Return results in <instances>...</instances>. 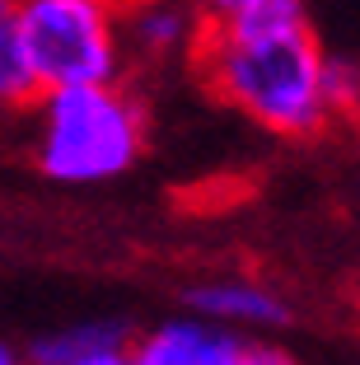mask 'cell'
Wrapping results in <instances>:
<instances>
[{
	"label": "cell",
	"instance_id": "13",
	"mask_svg": "<svg viewBox=\"0 0 360 365\" xmlns=\"http://www.w3.org/2000/svg\"><path fill=\"white\" fill-rule=\"evenodd\" d=\"M0 365H29V356H24L19 346H10V342H0Z\"/></svg>",
	"mask_w": 360,
	"mask_h": 365
},
{
	"label": "cell",
	"instance_id": "4",
	"mask_svg": "<svg viewBox=\"0 0 360 365\" xmlns=\"http://www.w3.org/2000/svg\"><path fill=\"white\" fill-rule=\"evenodd\" d=\"M202 10L192 0H122V47H127V66H159L192 61L197 43H202Z\"/></svg>",
	"mask_w": 360,
	"mask_h": 365
},
{
	"label": "cell",
	"instance_id": "2",
	"mask_svg": "<svg viewBox=\"0 0 360 365\" xmlns=\"http://www.w3.org/2000/svg\"><path fill=\"white\" fill-rule=\"evenodd\" d=\"M33 118V164L52 182L94 187L113 182L145 155L150 108L127 80L113 85H66L38 89Z\"/></svg>",
	"mask_w": 360,
	"mask_h": 365
},
{
	"label": "cell",
	"instance_id": "6",
	"mask_svg": "<svg viewBox=\"0 0 360 365\" xmlns=\"http://www.w3.org/2000/svg\"><path fill=\"white\" fill-rule=\"evenodd\" d=\"M187 309L202 314V319L220 323V328H234V333H272V328H286L290 323V304L276 295L272 286L253 277H215V281H197L187 286Z\"/></svg>",
	"mask_w": 360,
	"mask_h": 365
},
{
	"label": "cell",
	"instance_id": "1",
	"mask_svg": "<svg viewBox=\"0 0 360 365\" xmlns=\"http://www.w3.org/2000/svg\"><path fill=\"white\" fill-rule=\"evenodd\" d=\"M323 56L309 0H239L230 14L206 19L192 66L220 103L262 131L318 136L332 122Z\"/></svg>",
	"mask_w": 360,
	"mask_h": 365
},
{
	"label": "cell",
	"instance_id": "10",
	"mask_svg": "<svg viewBox=\"0 0 360 365\" xmlns=\"http://www.w3.org/2000/svg\"><path fill=\"white\" fill-rule=\"evenodd\" d=\"M239 365H299V361L286 351V346H276V342H244Z\"/></svg>",
	"mask_w": 360,
	"mask_h": 365
},
{
	"label": "cell",
	"instance_id": "11",
	"mask_svg": "<svg viewBox=\"0 0 360 365\" xmlns=\"http://www.w3.org/2000/svg\"><path fill=\"white\" fill-rule=\"evenodd\" d=\"M66 365H127V346H108V351L80 356V361H66Z\"/></svg>",
	"mask_w": 360,
	"mask_h": 365
},
{
	"label": "cell",
	"instance_id": "5",
	"mask_svg": "<svg viewBox=\"0 0 360 365\" xmlns=\"http://www.w3.org/2000/svg\"><path fill=\"white\" fill-rule=\"evenodd\" d=\"M244 333L220 328L202 314L164 319L150 333H131L127 342V365H239L244 356Z\"/></svg>",
	"mask_w": 360,
	"mask_h": 365
},
{
	"label": "cell",
	"instance_id": "14",
	"mask_svg": "<svg viewBox=\"0 0 360 365\" xmlns=\"http://www.w3.org/2000/svg\"><path fill=\"white\" fill-rule=\"evenodd\" d=\"M351 122H360V98H356V108H351Z\"/></svg>",
	"mask_w": 360,
	"mask_h": 365
},
{
	"label": "cell",
	"instance_id": "3",
	"mask_svg": "<svg viewBox=\"0 0 360 365\" xmlns=\"http://www.w3.org/2000/svg\"><path fill=\"white\" fill-rule=\"evenodd\" d=\"M14 14L38 89L113 85L127 76L122 0H19Z\"/></svg>",
	"mask_w": 360,
	"mask_h": 365
},
{
	"label": "cell",
	"instance_id": "12",
	"mask_svg": "<svg viewBox=\"0 0 360 365\" xmlns=\"http://www.w3.org/2000/svg\"><path fill=\"white\" fill-rule=\"evenodd\" d=\"M197 10H202V19H220V14H230L239 0H192Z\"/></svg>",
	"mask_w": 360,
	"mask_h": 365
},
{
	"label": "cell",
	"instance_id": "7",
	"mask_svg": "<svg viewBox=\"0 0 360 365\" xmlns=\"http://www.w3.org/2000/svg\"><path fill=\"white\" fill-rule=\"evenodd\" d=\"M127 342H131V328L122 319H80V323L56 328V333H43L24 356H29V365H66V361H80V356L108 351V346H127Z\"/></svg>",
	"mask_w": 360,
	"mask_h": 365
},
{
	"label": "cell",
	"instance_id": "9",
	"mask_svg": "<svg viewBox=\"0 0 360 365\" xmlns=\"http://www.w3.org/2000/svg\"><path fill=\"white\" fill-rule=\"evenodd\" d=\"M323 98H328L332 118H351V108L360 98V61L337 52L323 56Z\"/></svg>",
	"mask_w": 360,
	"mask_h": 365
},
{
	"label": "cell",
	"instance_id": "8",
	"mask_svg": "<svg viewBox=\"0 0 360 365\" xmlns=\"http://www.w3.org/2000/svg\"><path fill=\"white\" fill-rule=\"evenodd\" d=\"M14 5H19V0H0V122L24 118L29 103L38 98V80H33L29 61H24Z\"/></svg>",
	"mask_w": 360,
	"mask_h": 365
}]
</instances>
